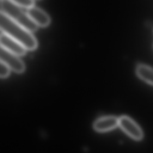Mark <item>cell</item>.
<instances>
[{"instance_id": "9", "label": "cell", "mask_w": 153, "mask_h": 153, "mask_svg": "<svg viewBox=\"0 0 153 153\" xmlns=\"http://www.w3.org/2000/svg\"><path fill=\"white\" fill-rule=\"evenodd\" d=\"M16 4L20 7L30 8L33 6L34 1L32 0H13Z\"/></svg>"}, {"instance_id": "1", "label": "cell", "mask_w": 153, "mask_h": 153, "mask_svg": "<svg viewBox=\"0 0 153 153\" xmlns=\"http://www.w3.org/2000/svg\"><path fill=\"white\" fill-rule=\"evenodd\" d=\"M0 28L1 32L18 41L25 48L32 50L36 48L37 42L30 32L2 12L0 13Z\"/></svg>"}, {"instance_id": "10", "label": "cell", "mask_w": 153, "mask_h": 153, "mask_svg": "<svg viewBox=\"0 0 153 153\" xmlns=\"http://www.w3.org/2000/svg\"><path fill=\"white\" fill-rule=\"evenodd\" d=\"M10 68L4 62H0V76L1 78L6 77L10 72Z\"/></svg>"}, {"instance_id": "4", "label": "cell", "mask_w": 153, "mask_h": 153, "mask_svg": "<svg viewBox=\"0 0 153 153\" xmlns=\"http://www.w3.org/2000/svg\"><path fill=\"white\" fill-rule=\"evenodd\" d=\"M0 60L10 69L16 72H22L25 70V65L17 55L1 47Z\"/></svg>"}, {"instance_id": "3", "label": "cell", "mask_w": 153, "mask_h": 153, "mask_svg": "<svg viewBox=\"0 0 153 153\" xmlns=\"http://www.w3.org/2000/svg\"><path fill=\"white\" fill-rule=\"evenodd\" d=\"M118 125L132 139L140 140L143 138L142 130L131 118L124 115L121 116L118 118Z\"/></svg>"}, {"instance_id": "6", "label": "cell", "mask_w": 153, "mask_h": 153, "mask_svg": "<svg viewBox=\"0 0 153 153\" xmlns=\"http://www.w3.org/2000/svg\"><path fill=\"white\" fill-rule=\"evenodd\" d=\"M118 125V118L114 116L103 117L97 119L93 124L94 128L99 132L111 130Z\"/></svg>"}, {"instance_id": "2", "label": "cell", "mask_w": 153, "mask_h": 153, "mask_svg": "<svg viewBox=\"0 0 153 153\" xmlns=\"http://www.w3.org/2000/svg\"><path fill=\"white\" fill-rule=\"evenodd\" d=\"M0 8L1 12L30 32L36 29L38 25L13 1L1 0Z\"/></svg>"}, {"instance_id": "7", "label": "cell", "mask_w": 153, "mask_h": 153, "mask_svg": "<svg viewBox=\"0 0 153 153\" xmlns=\"http://www.w3.org/2000/svg\"><path fill=\"white\" fill-rule=\"evenodd\" d=\"M27 14L37 25L45 26L50 23V19L49 16L44 11L37 7L33 6L28 8Z\"/></svg>"}, {"instance_id": "5", "label": "cell", "mask_w": 153, "mask_h": 153, "mask_svg": "<svg viewBox=\"0 0 153 153\" xmlns=\"http://www.w3.org/2000/svg\"><path fill=\"white\" fill-rule=\"evenodd\" d=\"M0 44L1 47L16 55L25 53L26 48L23 45L2 32L0 34Z\"/></svg>"}, {"instance_id": "8", "label": "cell", "mask_w": 153, "mask_h": 153, "mask_svg": "<svg viewBox=\"0 0 153 153\" xmlns=\"http://www.w3.org/2000/svg\"><path fill=\"white\" fill-rule=\"evenodd\" d=\"M136 73L140 79L153 85V68L140 63L136 66Z\"/></svg>"}]
</instances>
